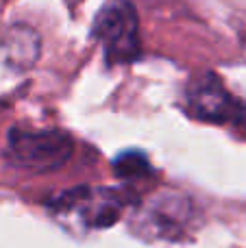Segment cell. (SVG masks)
Masks as SVG:
<instances>
[{
	"label": "cell",
	"mask_w": 246,
	"mask_h": 248,
	"mask_svg": "<svg viewBox=\"0 0 246 248\" xmlns=\"http://www.w3.org/2000/svg\"><path fill=\"white\" fill-rule=\"evenodd\" d=\"M126 198L118 189L81 187L65 189L48 201V211L61 220H77L83 229H109L122 218Z\"/></svg>",
	"instance_id": "obj_2"
},
{
	"label": "cell",
	"mask_w": 246,
	"mask_h": 248,
	"mask_svg": "<svg viewBox=\"0 0 246 248\" xmlns=\"http://www.w3.org/2000/svg\"><path fill=\"white\" fill-rule=\"evenodd\" d=\"M65 2H68V4H78L81 0H65Z\"/></svg>",
	"instance_id": "obj_8"
},
{
	"label": "cell",
	"mask_w": 246,
	"mask_h": 248,
	"mask_svg": "<svg viewBox=\"0 0 246 248\" xmlns=\"http://www.w3.org/2000/svg\"><path fill=\"white\" fill-rule=\"evenodd\" d=\"M92 35L100 42L109 65H124L139 59V20L129 0H109L94 20Z\"/></svg>",
	"instance_id": "obj_3"
},
{
	"label": "cell",
	"mask_w": 246,
	"mask_h": 248,
	"mask_svg": "<svg viewBox=\"0 0 246 248\" xmlns=\"http://www.w3.org/2000/svg\"><path fill=\"white\" fill-rule=\"evenodd\" d=\"M192 220H194L192 202L179 194H166V196H155L144 207H139L131 220V227L144 240L177 242L183 237V233L190 231Z\"/></svg>",
	"instance_id": "obj_5"
},
{
	"label": "cell",
	"mask_w": 246,
	"mask_h": 248,
	"mask_svg": "<svg viewBox=\"0 0 246 248\" xmlns=\"http://www.w3.org/2000/svg\"><path fill=\"white\" fill-rule=\"evenodd\" d=\"M4 59L13 68H29L39 57V35L29 26H13L2 39Z\"/></svg>",
	"instance_id": "obj_6"
},
{
	"label": "cell",
	"mask_w": 246,
	"mask_h": 248,
	"mask_svg": "<svg viewBox=\"0 0 246 248\" xmlns=\"http://www.w3.org/2000/svg\"><path fill=\"white\" fill-rule=\"evenodd\" d=\"M72 150V137L57 128H11L4 146V159L20 170L52 172L68 163Z\"/></svg>",
	"instance_id": "obj_1"
},
{
	"label": "cell",
	"mask_w": 246,
	"mask_h": 248,
	"mask_svg": "<svg viewBox=\"0 0 246 248\" xmlns=\"http://www.w3.org/2000/svg\"><path fill=\"white\" fill-rule=\"evenodd\" d=\"M185 105L192 118L212 124H233L246 135V105L238 100L216 72H203L187 85Z\"/></svg>",
	"instance_id": "obj_4"
},
{
	"label": "cell",
	"mask_w": 246,
	"mask_h": 248,
	"mask_svg": "<svg viewBox=\"0 0 246 248\" xmlns=\"http://www.w3.org/2000/svg\"><path fill=\"white\" fill-rule=\"evenodd\" d=\"M113 172L118 179L124 181H135V179H146L155 172V168L151 166L148 157L142 150H124L113 159Z\"/></svg>",
	"instance_id": "obj_7"
}]
</instances>
